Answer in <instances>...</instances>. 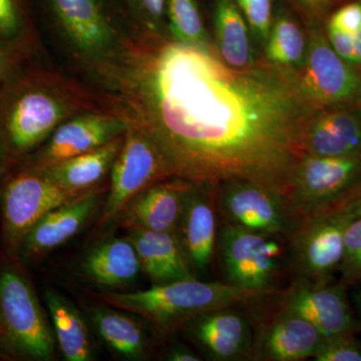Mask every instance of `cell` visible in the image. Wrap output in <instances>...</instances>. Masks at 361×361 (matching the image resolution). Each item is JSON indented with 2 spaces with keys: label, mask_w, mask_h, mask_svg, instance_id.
Listing matches in <instances>:
<instances>
[{
  "label": "cell",
  "mask_w": 361,
  "mask_h": 361,
  "mask_svg": "<svg viewBox=\"0 0 361 361\" xmlns=\"http://www.w3.org/2000/svg\"><path fill=\"white\" fill-rule=\"evenodd\" d=\"M123 103L175 177L215 186L251 180L289 198L306 130L322 109L295 71L271 63L239 70L170 39L146 44Z\"/></svg>",
  "instance_id": "1"
},
{
  "label": "cell",
  "mask_w": 361,
  "mask_h": 361,
  "mask_svg": "<svg viewBox=\"0 0 361 361\" xmlns=\"http://www.w3.org/2000/svg\"><path fill=\"white\" fill-rule=\"evenodd\" d=\"M42 1L40 32L49 56L54 54L59 68L125 108L145 42L120 0Z\"/></svg>",
  "instance_id": "2"
},
{
  "label": "cell",
  "mask_w": 361,
  "mask_h": 361,
  "mask_svg": "<svg viewBox=\"0 0 361 361\" xmlns=\"http://www.w3.org/2000/svg\"><path fill=\"white\" fill-rule=\"evenodd\" d=\"M87 111H106L128 118L113 97L56 66L33 59L0 85V177L32 155L61 123Z\"/></svg>",
  "instance_id": "3"
},
{
  "label": "cell",
  "mask_w": 361,
  "mask_h": 361,
  "mask_svg": "<svg viewBox=\"0 0 361 361\" xmlns=\"http://www.w3.org/2000/svg\"><path fill=\"white\" fill-rule=\"evenodd\" d=\"M265 295L226 282L203 281L198 278L154 285L133 293H102V301L118 310L140 315L163 334L180 329L196 316L258 301Z\"/></svg>",
  "instance_id": "4"
},
{
  "label": "cell",
  "mask_w": 361,
  "mask_h": 361,
  "mask_svg": "<svg viewBox=\"0 0 361 361\" xmlns=\"http://www.w3.org/2000/svg\"><path fill=\"white\" fill-rule=\"evenodd\" d=\"M217 245L226 283L269 295L290 272V237L222 223Z\"/></svg>",
  "instance_id": "5"
},
{
  "label": "cell",
  "mask_w": 361,
  "mask_h": 361,
  "mask_svg": "<svg viewBox=\"0 0 361 361\" xmlns=\"http://www.w3.org/2000/svg\"><path fill=\"white\" fill-rule=\"evenodd\" d=\"M0 350L23 360L54 358V336L30 280L16 266H0Z\"/></svg>",
  "instance_id": "6"
},
{
  "label": "cell",
  "mask_w": 361,
  "mask_h": 361,
  "mask_svg": "<svg viewBox=\"0 0 361 361\" xmlns=\"http://www.w3.org/2000/svg\"><path fill=\"white\" fill-rule=\"evenodd\" d=\"M82 194L63 189L35 169L18 166L7 173L0 183L2 238L7 254L18 256L33 226L54 209Z\"/></svg>",
  "instance_id": "7"
},
{
  "label": "cell",
  "mask_w": 361,
  "mask_h": 361,
  "mask_svg": "<svg viewBox=\"0 0 361 361\" xmlns=\"http://www.w3.org/2000/svg\"><path fill=\"white\" fill-rule=\"evenodd\" d=\"M173 177L172 168L155 140L140 123L129 122L111 170L97 228L114 222L123 207L145 189Z\"/></svg>",
  "instance_id": "8"
},
{
  "label": "cell",
  "mask_w": 361,
  "mask_h": 361,
  "mask_svg": "<svg viewBox=\"0 0 361 361\" xmlns=\"http://www.w3.org/2000/svg\"><path fill=\"white\" fill-rule=\"evenodd\" d=\"M216 205L222 223L287 237L294 234L304 218L288 196L251 180L217 185Z\"/></svg>",
  "instance_id": "9"
},
{
  "label": "cell",
  "mask_w": 361,
  "mask_h": 361,
  "mask_svg": "<svg viewBox=\"0 0 361 361\" xmlns=\"http://www.w3.org/2000/svg\"><path fill=\"white\" fill-rule=\"evenodd\" d=\"M361 182V155L304 154L292 178L290 199L304 217L325 210Z\"/></svg>",
  "instance_id": "10"
},
{
  "label": "cell",
  "mask_w": 361,
  "mask_h": 361,
  "mask_svg": "<svg viewBox=\"0 0 361 361\" xmlns=\"http://www.w3.org/2000/svg\"><path fill=\"white\" fill-rule=\"evenodd\" d=\"M349 222L329 211L305 216L290 237V272L311 281H331L343 255L344 229Z\"/></svg>",
  "instance_id": "11"
},
{
  "label": "cell",
  "mask_w": 361,
  "mask_h": 361,
  "mask_svg": "<svg viewBox=\"0 0 361 361\" xmlns=\"http://www.w3.org/2000/svg\"><path fill=\"white\" fill-rule=\"evenodd\" d=\"M297 73L304 92L319 108L353 106L361 99V75L318 30L310 35L305 61Z\"/></svg>",
  "instance_id": "12"
},
{
  "label": "cell",
  "mask_w": 361,
  "mask_h": 361,
  "mask_svg": "<svg viewBox=\"0 0 361 361\" xmlns=\"http://www.w3.org/2000/svg\"><path fill=\"white\" fill-rule=\"evenodd\" d=\"M128 126L129 122L125 118L113 113L78 114L61 123L49 139L18 166L32 169L51 167L122 137Z\"/></svg>",
  "instance_id": "13"
},
{
  "label": "cell",
  "mask_w": 361,
  "mask_h": 361,
  "mask_svg": "<svg viewBox=\"0 0 361 361\" xmlns=\"http://www.w3.org/2000/svg\"><path fill=\"white\" fill-rule=\"evenodd\" d=\"M345 286L295 278L282 292L279 308L301 316L325 336L355 334L360 324L353 317Z\"/></svg>",
  "instance_id": "14"
},
{
  "label": "cell",
  "mask_w": 361,
  "mask_h": 361,
  "mask_svg": "<svg viewBox=\"0 0 361 361\" xmlns=\"http://www.w3.org/2000/svg\"><path fill=\"white\" fill-rule=\"evenodd\" d=\"M236 306L220 308L192 318L180 329L209 360H251L255 326Z\"/></svg>",
  "instance_id": "15"
},
{
  "label": "cell",
  "mask_w": 361,
  "mask_h": 361,
  "mask_svg": "<svg viewBox=\"0 0 361 361\" xmlns=\"http://www.w3.org/2000/svg\"><path fill=\"white\" fill-rule=\"evenodd\" d=\"M217 214L215 185L194 184L176 234L196 278L207 274L213 263L217 245Z\"/></svg>",
  "instance_id": "16"
},
{
  "label": "cell",
  "mask_w": 361,
  "mask_h": 361,
  "mask_svg": "<svg viewBox=\"0 0 361 361\" xmlns=\"http://www.w3.org/2000/svg\"><path fill=\"white\" fill-rule=\"evenodd\" d=\"M193 186L194 183L177 177L156 183L135 196L115 221L129 231L176 233Z\"/></svg>",
  "instance_id": "17"
},
{
  "label": "cell",
  "mask_w": 361,
  "mask_h": 361,
  "mask_svg": "<svg viewBox=\"0 0 361 361\" xmlns=\"http://www.w3.org/2000/svg\"><path fill=\"white\" fill-rule=\"evenodd\" d=\"M269 322L255 326L251 360L299 361L314 357L326 336L301 316L278 308Z\"/></svg>",
  "instance_id": "18"
},
{
  "label": "cell",
  "mask_w": 361,
  "mask_h": 361,
  "mask_svg": "<svg viewBox=\"0 0 361 361\" xmlns=\"http://www.w3.org/2000/svg\"><path fill=\"white\" fill-rule=\"evenodd\" d=\"M108 189L106 183L47 213L26 234L18 256L39 257L73 238L94 215Z\"/></svg>",
  "instance_id": "19"
},
{
  "label": "cell",
  "mask_w": 361,
  "mask_h": 361,
  "mask_svg": "<svg viewBox=\"0 0 361 361\" xmlns=\"http://www.w3.org/2000/svg\"><path fill=\"white\" fill-rule=\"evenodd\" d=\"M304 152L322 157L361 155V111L351 106L320 109L306 130Z\"/></svg>",
  "instance_id": "20"
},
{
  "label": "cell",
  "mask_w": 361,
  "mask_h": 361,
  "mask_svg": "<svg viewBox=\"0 0 361 361\" xmlns=\"http://www.w3.org/2000/svg\"><path fill=\"white\" fill-rule=\"evenodd\" d=\"M127 237L155 285L196 278L176 233L130 230Z\"/></svg>",
  "instance_id": "21"
},
{
  "label": "cell",
  "mask_w": 361,
  "mask_h": 361,
  "mask_svg": "<svg viewBox=\"0 0 361 361\" xmlns=\"http://www.w3.org/2000/svg\"><path fill=\"white\" fill-rule=\"evenodd\" d=\"M123 135L87 153L59 161L51 167L35 170H39L54 184L68 191L89 192L106 184V179L110 176L116 156L122 148Z\"/></svg>",
  "instance_id": "22"
},
{
  "label": "cell",
  "mask_w": 361,
  "mask_h": 361,
  "mask_svg": "<svg viewBox=\"0 0 361 361\" xmlns=\"http://www.w3.org/2000/svg\"><path fill=\"white\" fill-rule=\"evenodd\" d=\"M141 269L139 256L128 237L104 240L92 247L80 262V271L87 279L106 287L132 283Z\"/></svg>",
  "instance_id": "23"
},
{
  "label": "cell",
  "mask_w": 361,
  "mask_h": 361,
  "mask_svg": "<svg viewBox=\"0 0 361 361\" xmlns=\"http://www.w3.org/2000/svg\"><path fill=\"white\" fill-rule=\"evenodd\" d=\"M214 27L218 49L227 65L239 70L255 65L248 25L234 0H216Z\"/></svg>",
  "instance_id": "24"
},
{
  "label": "cell",
  "mask_w": 361,
  "mask_h": 361,
  "mask_svg": "<svg viewBox=\"0 0 361 361\" xmlns=\"http://www.w3.org/2000/svg\"><path fill=\"white\" fill-rule=\"evenodd\" d=\"M45 303L61 353L68 361L92 360V341L84 318L77 308L58 292L45 291Z\"/></svg>",
  "instance_id": "25"
},
{
  "label": "cell",
  "mask_w": 361,
  "mask_h": 361,
  "mask_svg": "<svg viewBox=\"0 0 361 361\" xmlns=\"http://www.w3.org/2000/svg\"><path fill=\"white\" fill-rule=\"evenodd\" d=\"M92 320L99 337L118 355L130 360L145 358L148 337L135 319L120 311L94 308Z\"/></svg>",
  "instance_id": "26"
},
{
  "label": "cell",
  "mask_w": 361,
  "mask_h": 361,
  "mask_svg": "<svg viewBox=\"0 0 361 361\" xmlns=\"http://www.w3.org/2000/svg\"><path fill=\"white\" fill-rule=\"evenodd\" d=\"M0 40L18 47L33 58L51 61L39 25L25 0H0Z\"/></svg>",
  "instance_id": "27"
},
{
  "label": "cell",
  "mask_w": 361,
  "mask_h": 361,
  "mask_svg": "<svg viewBox=\"0 0 361 361\" xmlns=\"http://www.w3.org/2000/svg\"><path fill=\"white\" fill-rule=\"evenodd\" d=\"M265 47L271 63L298 71L305 61L308 42L296 21L285 11H279Z\"/></svg>",
  "instance_id": "28"
},
{
  "label": "cell",
  "mask_w": 361,
  "mask_h": 361,
  "mask_svg": "<svg viewBox=\"0 0 361 361\" xmlns=\"http://www.w3.org/2000/svg\"><path fill=\"white\" fill-rule=\"evenodd\" d=\"M170 40L201 51H214L197 0H167L166 6Z\"/></svg>",
  "instance_id": "29"
},
{
  "label": "cell",
  "mask_w": 361,
  "mask_h": 361,
  "mask_svg": "<svg viewBox=\"0 0 361 361\" xmlns=\"http://www.w3.org/2000/svg\"><path fill=\"white\" fill-rule=\"evenodd\" d=\"M120 4L144 42L170 39L167 0H120Z\"/></svg>",
  "instance_id": "30"
},
{
  "label": "cell",
  "mask_w": 361,
  "mask_h": 361,
  "mask_svg": "<svg viewBox=\"0 0 361 361\" xmlns=\"http://www.w3.org/2000/svg\"><path fill=\"white\" fill-rule=\"evenodd\" d=\"M339 283L361 284V218L349 221L344 229L343 255L338 268Z\"/></svg>",
  "instance_id": "31"
},
{
  "label": "cell",
  "mask_w": 361,
  "mask_h": 361,
  "mask_svg": "<svg viewBox=\"0 0 361 361\" xmlns=\"http://www.w3.org/2000/svg\"><path fill=\"white\" fill-rule=\"evenodd\" d=\"M254 37L266 44L273 25L272 0H234Z\"/></svg>",
  "instance_id": "32"
},
{
  "label": "cell",
  "mask_w": 361,
  "mask_h": 361,
  "mask_svg": "<svg viewBox=\"0 0 361 361\" xmlns=\"http://www.w3.org/2000/svg\"><path fill=\"white\" fill-rule=\"evenodd\" d=\"M313 358L316 361H361V341L355 334L326 337Z\"/></svg>",
  "instance_id": "33"
},
{
  "label": "cell",
  "mask_w": 361,
  "mask_h": 361,
  "mask_svg": "<svg viewBox=\"0 0 361 361\" xmlns=\"http://www.w3.org/2000/svg\"><path fill=\"white\" fill-rule=\"evenodd\" d=\"M33 59H39L33 58L18 47L0 40V85L13 78Z\"/></svg>",
  "instance_id": "34"
},
{
  "label": "cell",
  "mask_w": 361,
  "mask_h": 361,
  "mask_svg": "<svg viewBox=\"0 0 361 361\" xmlns=\"http://www.w3.org/2000/svg\"><path fill=\"white\" fill-rule=\"evenodd\" d=\"M329 26L355 35L361 30V2L342 6L331 16Z\"/></svg>",
  "instance_id": "35"
},
{
  "label": "cell",
  "mask_w": 361,
  "mask_h": 361,
  "mask_svg": "<svg viewBox=\"0 0 361 361\" xmlns=\"http://www.w3.org/2000/svg\"><path fill=\"white\" fill-rule=\"evenodd\" d=\"M323 211L336 213L348 221L361 218V182L343 198Z\"/></svg>",
  "instance_id": "36"
},
{
  "label": "cell",
  "mask_w": 361,
  "mask_h": 361,
  "mask_svg": "<svg viewBox=\"0 0 361 361\" xmlns=\"http://www.w3.org/2000/svg\"><path fill=\"white\" fill-rule=\"evenodd\" d=\"M329 42L334 51L351 65L353 56V35L327 25ZM353 66V65H351Z\"/></svg>",
  "instance_id": "37"
},
{
  "label": "cell",
  "mask_w": 361,
  "mask_h": 361,
  "mask_svg": "<svg viewBox=\"0 0 361 361\" xmlns=\"http://www.w3.org/2000/svg\"><path fill=\"white\" fill-rule=\"evenodd\" d=\"M170 361H200L201 357L185 346L176 345L169 349L167 356Z\"/></svg>",
  "instance_id": "38"
},
{
  "label": "cell",
  "mask_w": 361,
  "mask_h": 361,
  "mask_svg": "<svg viewBox=\"0 0 361 361\" xmlns=\"http://www.w3.org/2000/svg\"><path fill=\"white\" fill-rule=\"evenodd\" d=\"M353 66H361V30L353 35Z\"/></svg>",
  "instance_id": "39"
},
{
  "label": "cell",
  "mask_w": 361,
  "mask_h": 361,
  "mask_svg": "<svg viewBox=\"0 0 361 361\" xmlns=\"http://www.w3.org/2000/svg\"><path fill=\"white\" fill-rule=\"evenodd\" d=\"M306 6L315 8V7L322 6L323 4L326 2V0H301Z\"/></svg>",
  "instance_id": "40"
},
{
  "label": "cell",
  "mask_w": 361,
  "mask_h": 361,
  "mask_svg": "<svg viewBox=\"0 0 361 361\" xmlns=\"http://www.w3.org/2000/svg\"><path fill=\"white\" fill-rule=\"evenodd\" d=\"M361 285V284H360ZM355 301L356 307H357L358 312L361 316V286L357 289V291L355 293Z\"/></svg>",
  "instance_id": "41"
},
{
  "label": "cell",
  "mask_w": 361,
  "mask_h": 361,
  "mask_svg": "<svg viewBox=\"0 0 361 361\" xmlns=\"http://www.w3.org/2000/svg\"><path fill=\"white\" fill-rule=\"evenodd\" d=\"M2 356H4V353H2V351L0 350V357H2Z\"/></svg>",
  "instance_id": "42"
},
{
  "label": "cell",
  "mask_w": 361,
  "mask_h": 361,
  "mask_svg": "<svg viewBox=\"0 0 361 361\" xmlns=\"http://www.w3.org/2000/svg\"><path fill=\"white\" fill-rule=\"evenodd\" d=\"M0 183H1V177H0Z\"/></svg>",
  "instance_id": "43"
}]
</instances>
